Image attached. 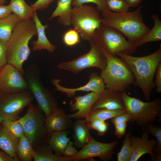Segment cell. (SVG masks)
Returning a JSON list of instances; mask_svg holds the SVG:
<instances>
[{
    "mask_svg": "<svg viewBox=\"0 0 161 161\" xmlns=\"http://www.w3.org/2000/svg\"><path fill=\"white\" fill-rule=\"evenodd\" d=\"M108 7L111 11L122 13L128 12L129 7L126 0H105Z\"/></svg>",
    "mask_w": 161,
    "mask_h": 161,
    "instance_id": "d6a6232c",
    "label": "cell"
},
{
    "mask_svg": "<svg viewBox=\"0 0 161 161\" xmlns=\"http://www.w3.org/2000/svg\"><path fill=\"white\" fill-rule=\"evenodd\" d=\"M130 132L127 133L123 141L121 150L117 154V161H129L131 155Z\"/></svg>",
    "mask_w": 161,
    "mask_h": 161,
    "instance_id": "4dcf8cb0",
    "label": "cell"
},
{
    "mask_svg": "<svg viewBox=\"0 0 161 161\" xmlns=\"http://www.w3.org/2000/svg\"><path fill=\"white\" fill-rule=\"evenodd\" d=\"M37 35L32 19L21 20L14 28L12 35L6 43L7 63L14 66L22 75L25 71L23 64L30 52L28 46L31 38Z\"/></svg>",
    "mask_w": 161,
    "mask_h": 161,
    "instance_id": "7a4b0ae2",
    "label": "cell"
},
{
    "mask_svg": "<svg viewBox=\"0 0 161 161\" xmlns=\"http://www.w3.org/2000/svg\"><path fill=\"white\" fill-rule=\"evenodd\" d=\"M149 133L146 131L143 133L141 138L131 135V155L129 161H137L144 154H149L152 161H154V150L156 145V140L149 139Z\"/></svg>",
    "mask_w": 161,
    "mask_h": 161,
    "instance_id": "2e32d148",
    "label": "cell"
},
{
    "mask_svg": "<svg viewBox=\"0 0 161 161\" xmlns=\"http://www.w3.org/2000/svg\"><path fill=\"white\" fill-rule=\"evenodd\" d=\"M71 22L82 39L89 41L102 23V18L96 8L83 5L72 8Z\"/></svg>",
    "mask_w": 161,
    "mask_h": 161,
    "instance_id": "9c48e42d",
    "label": "cell"
},
{
    "mask_svg": "<svg viewBox=\"0 0 161 161\" xmlns=\"http://www.w3.org/2000/svg\"><path fill=\"white\" fill-rule=\"evenodd\" d=\"M72 0H59L57 6L49 18L50 20L58 17V23L64 26L71 25V15L72 8L71 4Z\"/></svg>",
    "mask_w": 161,
    "mask_h": 161,
    "instance_id": "7402d4cb",
    "label": "cell"
},
{
    "mask_svg": "<svg viewBox=\"0 0 161 161\" xmlns=\"http://www.w3.org/2000/svg\"><path fill=\"white\" fill-rule=\"evenodd\" d=\"M59 0H37L31 6L33 10H44L47 8L49 6L55 1Z\"/></svg>",
    "mask_w": 161,
    "mask_h": 161,
    "instance_id": "8d00e7d4",
    "label": "cell"
},
{
    "mask_svg": "<svg viewBox=\"0 0 161 161\" xmlns=\"http://www.w3.org/2000/svg\"><path fill=\"white\" fill-rule=\"evenodd\" d=\"M157 0L158 1H160L161 0Z\"/></svg>",
    "mask_w": 161,
    "mask_h": 161,
    "instance_id": "681fc988",
    "label": "cell"
},
{
    "mask_svg": "<svg viewBox=\"0 0 161 161\" xmlns=\"http://www.w3.org/2000/svg\"><path fill=\"white\" fill-rule=\"evenodd\" d=\"M122 92L105 88L93 105L91 111L100 109L125 110Z\"/></svg>",
    "mask_w": 161,
    "mask_h": 161,
    "instance_id": "e0dca14e",
    "label": "cell"
},
{
    "mask_svg": "<svg viewBox=\"0 0 161 161\" xmlns=\"http://www.w3.org/2000/svg\"><path fill=\"white\" fill-rule=\"evenodd\" d=\"M104 121L100 120H95L89 122H86L87 125L90 129L96 130L99 126Z\"/></svg>",
    "mask_w": 161,
    "mask_h": 161,
    "instance_id": "ee69618b",
    "label": "cell"
},
{
    "mask_svg": "<svg viewBox=\"0 0 161 161\" xmlns=\"http://www.w3.org/2000/svg\"><path fill=\"white\" fill-rule=\"evenodd\" d=\"M119 143L117 141L109 143L98 142L92 137L89 143L76 154L71 157L72 160L80 161L97 157L103 161L110 160L114 153V149Z\"/></svg>",
    "mask_w": 161,
    "mask_h": 161,
    "instance_id": "4fadbf2b",
    "label": "cell"
},
{
    "mask_svg": "<svg viewBox=\"0 0 161 161\" xmlns=\"http://www.w3.org/2000/svg\"><path fill=\"white\" fill-rule=\"evenodd\" d=\"M12 12L9 5H0V19L12 14Z\"/></svg>",
    "mask_w": 161,
    "mask_h": 161,
    "instance_id": "b9f144b4",
    "label": "cell"
},
{
    "mask_svg": "<svg viewBox=\"0 0 161 161\" xmlns=\"http://www.w3.org/2000/svg\"><path fill=\"white\" fill-rule=\"evenodd\" d=\"M68 131L54 132L52 133L47 141L48 145L55 155L62 156V153L70 138L67 137Z\"/></svg>",
    "mask_w": 161,
    "mask_h": 161,
    "instance_id": "603a6c76",
    "label": "cell"
},
{
    "mask_svg": "<svg viewBox=\"0 0 161 161\" xmlns=\"http://www.w3.org/2000/svg\"><path fill=\"white\" fill-rule=\"evenodd\" d=\"M74 145L79 148H83L89 141L92 137L85 120L77 119L72 125Z\"/></svg>",
    "mask_w": 161,
    "mask_h": 161,
    "instance_id": "44dd1931",
    "label": "cell"
},
{
    "mask_svg": "<svg viewBox=\"0 0 161 161\" xmlns=\"http://www.w3.org/2000/svg\"><path fill=\"white\" fill-rule=\"evenodd\" d=\"M93 3L97 5V9L100 12L109 11L105 0H72V6L77 7L87 3Z\"/></svg>",
    "mask_w": 161,
    "mask_h": 161,
    "instance_id": "e575fe53",
    "label": "cell"
},
{
    "mask_svg": "<svg viewBox=\"0 0 161 161\" xmlns=\"http://www.w3.org/2000/svg\"><path fill=\"white\" fill-rule=\"evenodd\" d=\"M109 125V124L105 121L103 122L96 130L97 134L100 136L104 135L108 130Z\"/></svg>",
    "mask_w": 161,
    "mask_h": 161,
    "instance_id": "7bdbcfd3",
    "label": "cell"
},
{
    "mask_svg": "<svg viewBox=\"0 0 161 161\" xmlns=\"http://www.w3.org/2000/svg\"><path fill=\"white\" fill-rule=\"evenodd\" d=\"M28 90L26 80L14 66L7 63L0 68V92L14 93Z\"/></svg>",
    "mask_w": 161,
    "mask_h": 161,
    "instance_id": "7c38bea8",
    "label": "cell"
},
{
    "mask_svg": "<svg viewBox=\"0 0 161 161\" xmlns=\"http://www.w3.org/2000/svg\"><path fill=\"white\" fill-rule=\"evenodd\" d=\"M126 112V110H112L100 109L91 111L85 120L86 122H89L95 120L105 121L106 120L112 119Z\"/></svg>",
    "mask_w": 161,
    "mask_h": 161,
    "instance_id": "f1b7e54d",
    "label": "cell"
},
{
    "mask_svg": "<svg viewBox=\"0 0 161 161\" xmlns=\"http://www.w3.org/2000/svg\"><path fill=\"white\" fill-rule=\"evenodd\" d=\"M19 138L13 135L2 123L0 124V148L17 161H20L17 154Z\"/></svg>",
    "mask_w": 161,
    "mask_h": 161,
    "instance_id": "ffe728a7",
    "label": "cell"
},
{
    "mask_svg": "<svg viewBox=\"0 0 161 161\" xmlns=\"http://www.w3.org/2000/svg\"><path fill=\"white\" fill-rule=\"evenodd\" d=\"M7 63L6 44L0 41V68Z\"/></svg>",
    "mask_w": 161,
    "mask_h": 161,
    "instance_id": "60d3db41",
    "label": "cell"
},
{
    "mask_svg": "<svg viewBox=\"0 0 161 161\" xmlns=\"http://www.w3.org/2000/svg\"><path fill=\"white\" fill-rule=\"evenodd\" d=\"M6 1V0H0V5H4Z\"/></svg>",
    "mask_w": 161,
    "mask_h": 161,
    "instance_id": "7dc6e473",
    "label": "cell"
},
{
    "mask_svg": "<svg viewBox=\"0 0 161 161\" xmlns=\"http://www.w3.org/2000/svg\"><path fill=\"white\" fill-rule=\"evenodd\" d=\"M131 117L126 112L122 114L117 116L111 119V122L114 124L121 123L127 122L131 121Z\"/></svg>",
    "mask_w": 161,
    "mask_h": 161,
    "instance_id": "ab89813d",
    "label": "cell"
},
{
    "mask_svg": "<svg viewBox=\"0 0 161 161\" xmlns=\"http://www.w3.org/2000/svg\"><path fill=\"white\" fill-rule=\"evenodd\" d=\"M151 18L154 21V26L135 44L137 48L147 43L161 40V21L159 16L154 13L151 16Z\"/></svg>",
    "mask_w": 161,
    "mask_h": 161,
    "instance_id": "4316f807",
    "label": "cell"
},
{
    "mask_svg": "<svg viewBox=\"0 0 161 161\" xmlns=\"http://www.w3.org/2000/svg\"><path fill=\"white\" fill-rule=\"evenodd\" d=\"M100 94L91 92L83 96H75L69 105L72 111H77L68 114L69 117L77 120L86 118L91 112L92 107L98 99Z\"/></svg>",
    "mask_w": 161,
    "mask_h": 161,
    "instance_id": "9a60e30c",
    "label": "cell"
},
{
    "mask_svg": "<svg viewBox=\"0 0 161 161\" xmlns=\"http://www.w3.org/2000/svg\"><path fill=\"white\" fill-rule=\"evenodd\" d=\"M74 145L73 142L69 141L62 153L63 156L72 157L76 154L78 151Z\"/></svg>",
    "mask_w": 161,
    "mask_h": 161,
    "instance_id": "d590c367",
    "label": "cell"
},
{
    "mask_svg": "<svg viewBox=\"0 0 161 161\" xmlns=\"http://www.w3.org/2000/svg\"><path fill=\"white\" fill-rule=\"evenodd\" d=\"M123 93L125 110L131 117V121L142 127L160 118L161 114V100L157 98L149 102H145Z\"/></svg>",
    "mask_w": 161,
    "mask_h": 161,
    "instance_id": "8992f818",
    "label": "cell"
},
{
    "mask_svg": "<svg viewBox=\"0 0 161 161\" xmlns=\"http://www.w3.org/2000/svg\"><path fill=\"white\" fill-rule=\"evenodd\" d=\"M33 159L35 161H72L71 157L60 156L54 154L47 144L33 149Z\"/></svg>",
    "mask_w": 161,
    "mask_h": 161,
    "instance_id": "d4e9b609",
    "label": "cell"
},
{
    "mask_svg": "<svg viewBox=\"0 0 161 161\" xmlns=\"http://www.w3.org/2000/svg\"><path fill=\"white\" fill-rule=\"evenodd\" d=\"M115 128L114 134L118 138H121L125 134L127 123H119L114 125Z\"/></svg>",
    "mask_w": 161,
    "mask_h": 161,
    "instance_id": "f35d334b",
    "label": "cell"
},
{
    "mask_svg": "<svg viewBox=\"0 0 161 161\" xmlns=\"http://www.w3.org/2000/svg\"><path fill=\"white\" fill-rule=\"evenodd\" d=\"M0 161H17L4 151L0 150Z\"/></svg>",
    "mask_w": 161,
    "mask_h": 161,
    "instance_id": "f6af8a7d",
    "label": "cell"
},
{
    "mask_svg": "<svg viewBox=\"0 0 161 161\" xmlns=\"http://www.w3.org/2000/svg\"><path fill=\"white\" fill-rule=\"evenodd\" d=\"M113 55H130L137 48L117 29L101 23L92 37Z\"/></svg>",
    "mask_w": 161,
    "mask_h": 161,
    "instance_id": "ba28073f",
    "label": "cell"
},
{
    "mask_svg": "<svg viewBox=\"0 0 161 161\" xmlns=\"http://www.w3.org/2000/svg\"><path fill=\"white\" fill-rule=\"evenodd\" d=\"M32 20L35 24L38 35L37 40L32 41V49L34 52L46 50L49 52H54L56 47L51 44L47 38L45 34V30L49 27L47 24L43 25L39 19L36 10L34 11Z\"/></svg>",
    "mask_w": 161,
    "mask_h": 161,
    "instance_id": "d6986e66",
    "label": "cell"
},
{
    "mask_svg": "<svg viewBox=\"0 0 161 161\" xmlns=\"http://www.w3.org/2000/svg\"><path fill=\"white\" fill-rule=\"evenodd\" d=\"M40 73L37 65L31 64L28 66L24 74L29 90L47 117L58 108V105L52 93L43 85L40 79Z\"/></svg>",
    "mask_w": 161,
    "mask_h": 161,
    "instance_id": "52a82bcc",
    "label": "cell"
},
{
    "mask_svg": "<svg viewBox=\"0 0 161 161\" xmlns=\"http://www.w3.org/2000/svg\"><path fill=\"white\" fill-rule=\"evenodd\" d=\"M63 41L68 47L74 46L80 42L79 34L75 29H69L64 34Z\"/></svg>",
    "mask_w": 161,
    "mask_h": 161,
    "instance_id": "836d02e7",
    "label": "cell"
},
{
    "mask_svg": "<svg viewBox=\"0 0 161 161\" xmlns=\"http://www.w3.org/2000/svg\"><path fill=\"white\" fill-rule=\"evenodd\" d=\"M3 120V117L0 115V124L1 123Z\"/></svg>",
    "mask_w": 161,
    "mask_h": 161,
    "instance_id": "c3c4849f",
    "label": "cell"
},
{
    "mask_svg": "<svg viewBox=\"0 0 161 161\" xmlns=\"http://www.w3.org/2000/svg\"><path fill=\"white\" fill-rule=\"evenodd\" d=\"M95 40L106 59V65L100 74L106 88L122 93L127 92L134 83V75L129 67L122 59L112 54Z\"/></svg>",
    "mask_w": 161,
    "mask_h": 161,
    "instance_id": "277c9868",
    "label": "cell"
},
{
    "mask_svg": "<svg viewBox=\"0 0 161 161\" xmlns=\"http://www.w3.org/2000/svg\"><path fill=\"white\" fill-rule=\"evenodd\" d=\"M34 97L29 90L20 93H7L0 92V115L13 121L18 119L23 109Z\"/></svg>",
    "mask_w": 161,
    "mask_h": 161,
    "instance_id": "8fae6325",
    "label": "cell"
},
{
    "mask_svg": "<svg viewBox=\"0 0 161 161\" xmlns=\"http://www.w3.org/2000/svg\"><path fill=\"white\" fill-rule=\"evenodd\" d=\"M21 19L14 13L0 19V41L6 44Z\"/></svg>",
    "mask_w": 161,
    "mask_h": 161,
    "instance_id": "cb8c5ba5",
    "label": "cell"
},
{
    "mask_svg": "<svg viewBox=\"0 0 161 161\" xmlns=\"http://www.w3.org/2000/svg\"><path fill=\"white\" fill-rule=\"evenodd\" d=\"M61 80L54 78L51 80V83L55 87V90L65 93L69 97H74L78 91H91L100 94L106 88L102 78L98 74L93 72L89 75V80L85 85L75 88L65 87L60 84Z\"/></svg>",
    "mask_w": 161,
    "mask_h": 161,
    "instance_id": "5bb4252c",
    "label": "cell"
},
{
    "mask_svg": "<svg viewBox=\"0 0 161 161\" xmlns=\"http://www.w3.org/2000/svg\"><path fill=\"white\" fill-rule=\"evenodd\" d=\"M90 48L87 52L71 61L58 64L59 69L78 74L83 70L90 67H96L101 70L106 65V59L97 41L92 38L88 41Z\"/></svg>",
    "mask_w": 161,
    "mask_h": 161,
    "instance_id": "30bf717a",
    "label": "cell"
},
{
    "mask_svg": "<svg viewBox=\"0 0 161 161\" xmlns=\"http://www.w3.org/2000/svg\"><path fill=\"white\" fill-rule=\"evenodd\" d=\"M1 123L13 135L18 138L24 134L22 126L18 120L13 121L3 118Z\"/></svg>",
    "mask_w": 161,
    "mask_h": 161,
    "instance_id": "1f68e13d",
    "label": "cell"
},
{
    "mask_svg": "<svg viewBox=\"0 0 161 161\" xmlns=\"http://www.w3.org/2000/svg\"><path fill=\"white\" fill-rule=\"evenodd\" d=\"M127 64L134 78V84L140 88L147 101L150 100L152 91L155 87L154 80L157 68L161 62V45L153 53L142 57L130 55L118 56Z\"/></svg>",
    "mask_w": 161,
    "mask_h": 161,
    "instance_id": "6da1fadb",
    "label": "cell"
},
{
    "mask_svg": "<svg viewBox=\"0 0 161 161\" xmlns=\"http://www.w3.org/2000/svg\"><path fill=\"white\" fill-rule=\"evenodd\" d=\"M9 5L12 12L17 15L21 20L32 19L34 10L24 0H10Z\"/></svg>",
    "mask_w": 161,
    "mask_h": 161,
    "instance_id": "484cf974",
    "label": "cell"
},
{
    "mask_svg": "<svg viewBox=\"0 0 161 161\" xmlns=\"http://www.w3.org/2000/svg\"><path fill=\"white\" fill-rule=\"evenodd\" d=\"M129 7H134L140 5L142 0H126Z\"/></svg>",
    "mask_w": 161,
    "mask_h": 161,
    "instance_id": "bcb514c9",
    "label": "cell"
},
{
    "mask_svg": "<svg viewBox=\"0 0 161 161\" xmlns=\"http://www.w3.org/2000/svg\"><path fill=\"white\" fill-rule=\"evenodd\" d=\"M142 8L141 6L132 12L122 13L110 10L101 12L102 23L118 30L135 46L150 30L143 22Z\"/></svg>",
    "mask_w": 161,
    "mask_h": 161,
    "instance_id": "3957f363",
    "label": "cell"
},
{
    "mask_svg": "<svg viewBox=\"0 0 161 161\" xmlns=\"http://www.w3.org/2000/svg\"><path fill=\"white\" fill-rule=\"evenodd\" d=\"M155 87L157 93L161 92V62L157 66L155 72Z\"/></svg>",
    "mask_w": 161,
    "mask_h": 161,
    "instance_id": "74e56055",
    "label": "cell"
},
{
    "mask_svg": "<svg viewBox=\"0 0 161 161\" xmlns=\"http://www.w3.org/2000/svg\"><path fill=\"white\" fill-rule=\"evenodd\" d=\"M72 123V119L66 114L64 110L58 108L46 117L44 125L47 131L52 133L66 130L71 128Z\"/></svg>",
    "mask_w": 161,
    "mask_h": 161,
    "instance_id": "ac0fdd59",
    "label": "cell"
},
{
    "mask_svg": "<svg viewBox=\"0 0 161 161\" xmlns=\"http://www.w3.org/2000/svg\"><path fill=\"white\" fill-rule=\"evenodd\" d=\"M143 129L155 137L156 145L154 150V161L161 160V127L149 123L143 127Z\"/></svg>",
    "mask_w": 161,
    "mask_h": 161,
    "instance_id": "f546056e",
    "label": "cell"
},
{
    "mask_svg": "<svg viewBox=\"0 0 161 161\" xmlns=\"http://www.w3.org/2000/svg\"><path fill=\"white\" fill-rule=\"evenodd\" d=\"M28 106L26 114L17 120L34 149L47 144L52 133L48 132L45 126L46 117L38 106L31 103Z\"/></svg>",
    "mask_w": 161,
    "mask_h": 161,
    "instance_id": "5b68a950",
    "label": "cell"
},
{
    "mask_svg": "<svg viewBox=\"0 0 161 161\" xmlns=\"http://www.w3.org/2000/svg\"><path fill=\"white\" fill-rule=\"evenodd\" d=\"M18 138L17 151L20 161H31L33 159V149L31 143L25 134Z\"/></svg>",
    "mask_w": 161,
    "mask_h": 161,
    "instance_id": "83f0119b",
    "label": "cell"
}]
</instances>
